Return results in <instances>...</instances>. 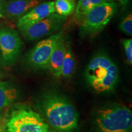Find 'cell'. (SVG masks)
Here are the masks:
<instances>
[{"instance_id": "cell-20", "label": "cell", "mask_w": 132, "mask_h": 132, "mask_svg": "<svg viewBox=\"0 0 132 132\" xmlns=\"http://www.w3.org/2000/svg\"><path fill=\"white\" fill-rule=\"evenodd\" d=\"M1 17H3V15H2V14L0 13V18H1Z\"/></svg>"}, {"instance_id": "cell-7", "label": "cell", "mask_w": 132, "mask_h": 132, "mask_svg": "<svg viewBox=\"0 0 132 132\" xmlns=\"http://www.w3.org/2000/svg\"><path fill=\"white\" fill-rule=\"evenodd\" d=\"M63 32L59 31L40 41L26 54V63L34 69L47 68L50 57Z\"/></svg>"}, {"instance_id": "cell-8", "label": "cell", "mask_w": 132, "mask_h": 132, "mask_svg": "<svg viewBox=\"0 0 132 132\" xmlns=\"http://www.w3.org/2000/svg\"><path fill=\"white\" fill-rule=\"evenodd\" d=\"M22 41L16 31L11 28L0 29V51L7 64L14 62L20 53Z\"/></svg>"}, {"instance_id": "cell-11", "label": "cell", "mask_w": 132, "mask_h": 132, "mask_svg": "<svg viewBox=\"0 0 132 132\" xmlns=\"http://www.w3.org/2000/svg\"><path fill=\"white\" fill-rule=\"evenodd\" d=\"M66 48L67 45L62 37L57 43L50 57L47 69L56 77H61V67Z\"/></svg>"}, {"instance_id": "cell-9", "label": "cell", "mask_w": 132, "mask_h": 132, "mask_svg": "<svg viewBox=\"0 0 132 132\" xmlns=\"http://www.w3.org/2000/svg\"><path fill=\"white\" fill-rule=\"evenodd\" d=\"M42 1L43 0H9L4 3L0 9V13L9 19H19Z\"/></svg>"}, {"instance_id": "cell-2", "label": "cell", "mask_w": 132, "mask_h": 132, "mask_svg": "<svg viewBox=\"0 0 132 132\" xmlns=\"http://www.w3.org/2000/svg\"><path fill=\"white\" fill-rule=\"evenodd\" d=\"M119 75L118 66L108 54L102 52L92 56L85 72L87 84L97 94L113 91L118 82Z\"/></svg>"}, {"instance_id": "cell-19", "label": "cell", "mask_w": 132, "mask_h": 132, "mask_svg": "<svg viewBox=\"0 0 132 132\" xmlns=\"http://www.w3.org/2000/svg\"><path fill=\"white\" fill-rule=\"evenodd\" d=\"M5 2H6V0H0V9H1V7H2Z\"/></svg>"}, {"instance_id": "cell-21", "label": "cell", "mask_w": 132, "mask_h": 132, "mask_svg": "<svg viewBox=\"0 0 132 132\" xmlns=\"http://www.w3.org/2000/svg\"><path fill=\"white\" fill-rule=\"evenodd\" d=\"M109 1H113V0H108Z\"/></svg>"}, {"instance_id": "cell-6", "label": "cell", "mask_w": 132, "mask_h": 132, "mask_svg": "<svg viewBox=\"0 0 132 132\" xmlns=\"http://www.w3.org/2000/svg\"><path fill=\"white\" fill-rule=\"evenodd\" d=\"M66 21L67 16L53 13L35 23L21 26L19 29L24 39L29 41H35L59 32Z\"/></svg>"}, {"instance_id": "cell-17", "label": "cell", "mask_w": 132, "mask_h": 132, "mask_svg": "<svg viewBox=\"0 0 132 132\" xmlns=\"http://www.w3.org/2000/svg\"><path fill=\"white\" fill-rule=\"evenodd\" d=\"M122 45L125 56L127 60L128 63L130 65L132 64V39H125L122 40Z\"/></svg>"}, {"instance_id": "cell-14", "label": "cell", "mask_w": 132, "mask_h": 132, "mask_svg": "<svg viewBox=\"0 0 132 132\" xmlns=\"http://www.w3.org/2000/svg\"><path fill=\"white\" fill-rule=\"evenodd\" d=\"M75 59L70 46L67 45L61 67V77L70 78L75 72Z\"/></svg>"}, {"instance_id": "cell-10", "label": "cell", "mask_w": 132, "mask_h": 132, "mask_svg": "<svg viewBox=\"0 0 132 132\" xmlns=\"http://www.w3.org/2000/svg\"><path fill=\"white\" fill-rule=\"evenodd\" d=\"M55 12L54 2H42L33 7L27 14L20 18L18 20V28L31 25L40 21Z\"/></svg>"}, {"instance_id": "cell-3", "label": "cell", "mask_w": 132, "mask_h": 132, "mask_svg": "<svg viewBox=\"0 0 132 132\" xmlns=\"http://www.w3.org/2000/svg\"><path fill=\"white\" fill-rule=\"evenodd\" d=\"M94 125L96 132H132V112L122 104L105 105L97 110Z\"/></svg>"}, {"instance_id": "cell-5", "label": "cell", "mask_w": 132, "mask_h": 132, "mask_svg": "<svg viewBox=\"0 0 132 132\" xmlns=\"http://www.w3.org/2000/svg\"><path fill=\"white\" fill-rule=\"evenodd\" d=\"M118 4L106 1L93 7L86 13L80 22L82 35H92L103 30L118 11Z\"/></svg>"}, {"instance_id": "cell-13", "label": "cell", "mask_w": 132, "mask_h": 132, "mask_svg": "<svg viewBox=\"0 0 132 132\" xmlns=\"http://www.w3.org/2000/svg\"><path fill=\"white\" fill-rule=\"evenodd\" d=\"M109 1L108 0H79L75 7V20L80 23L81 21L89 10L96 5Z\"/></svg>"}, {"instance_id": "cell-18", "label": "cell", "mask_w": 132, "mask_h": 132, "mask_svg": "<svg viewBox=\"0 0 132 132\" xmlns=\"http://www.w3.org/2000/svg\"><path fill=\"white\" fill-rule=\"evenodd\" d=\"M6 131V118L0 113V132Z\"/></svg>"}, {"instance_id": "cell-12", "label": "cell", "mask_w": 132, "mask_h": 132, "mask_svg": "<svg viewBox=\"0 0 132 132\" xmlns=\"http://www.w3.org/2000/svg\"><path fill=\"white\" fill-rule=\"evenodd\" d=\"M18 95L17 90L6 82H0V111L13 103Z\"/></svg>"}, {"instance_id": "cell-1", "label": "cell", "mask_w": 132, "mask_h": 132, "mask_svg": "<svg viewBox=\"0 0 132 132\" xmlns=\"http://www.w3.org/2000/svg\"><path fill=\"white\" fill-rule=\"evenodd\" d=\"M37 106L47 122L56 132H75L78 127V114L64 95L56 92L43 94Z\"/></svg>"}, {"instance_id": "cell-15", "label": "cell", "mask_w": 132, "mask_h": 132, "mask_svg": "<svg viewBox=\"0 0 132 132\" xmlns=\"http://www.w3.org/2000/svg\"><path fill=\"white\" fill-rule=\"evenodd\" d=\"M75 9V0H56L54 10L57 14L67 16L72 15Z\"/></svg>"}, {"instance_id": "cell-16", "label": "cell", "mask_w": 132, "mask_h": 132, "mask_svg": "<svg viewBox=\"0 0 132 132\" xmlns=\"http://www.w3.org/2000/svg\"><path fill=\"white\" fill-rule=\"evenodd\" d=\"M119 29L127 35L131 36L132 35V15H127L119 24Z\"/></svg>"}, {"instance_id": "cell-4", "label": "cell", "mask_w": 132, "mask_h": 132, "mask_svg": "<svg viewBox=\"0 0 132 132\" xmlns=\"http://www.w3.org/2000/svg\"><path fill=\"white\" fill-rule=\"evenodd\" d=\"M7 132H54L45 119L29 107L17 106L6 118Z\"/></svg>"}]
</instances>
